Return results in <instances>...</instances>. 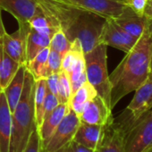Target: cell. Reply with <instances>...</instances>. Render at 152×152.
<instances>
[{"instance_id":"38","label":"cell","mask_w":152,"mask_h":152,"mask_svg":"<svg viewBox=\"0 0 152 152\" xmlns=\"http://www.w3.org/2000/svg\"><path fill=\"white\" fill-rule=\"evenodd\" d=\"M145 152H152V146H151V147H150V148H149L148 149H147V150H146Z\"/></svg>"},{"instance_id":"26","label":"cell","mask_w":152,"mask_h":152,"mask_svg":"<svg viewBox=\"0 0 152 152\" xmlns=\"http://www.w3.org/2000/svg\"><path fill=\"white\" fill-rule=\"evenodd\" d=\"M72 95L70 80L67 73L61 71L58 74L57 81V99L59 103L68 104Z\"/></svg>"},{"instance_id":"3","label":"cell","mask_w":152,"mask_h":152,"mask_svg":"<svg viewBox=\"0 0 152 152\" xmlns=\"http://www.w3.org/2000/svg\"><path fill=\"white\" fill-rule=\"evenodd\" d=\"M116 119L124 128V152H145L152 146V107L137 119L125 108Z\"/></svg>"},{"instance_id":"32","label":"cell","mask_w":152,"mask_h":152,"mask_svg":"<svg viewBox=\"0 0 152 152\" xmlns=\"http://www.w3.org/2000/svg\"><path fill=\"white\" fill-rule=\"evenodd\" d=\"M71 148L72 152H96V150H93L90 148H87L78 142L72 140L71 142Z\"/></svg>"},{"instance_id":"8","label":"cell","mask_w":152,"mask_h":152,"mask_svg":"<svg viewBox=\"0 0 152 152\" xmlns=\"http://www.w3.org/2000/svg\"><path fill=\"white\" fill-rule=\"evenodd\" d=\"M138 39L124 31L113 19H106L99 38V44H105L107 47H113L127 53L135 46Z\"/></svg>"},{"instance_id":"16","label":"cell","mask_w":152,"mask_h":152,"mask_svg":"<svg viewBox=\"0 0 152 152\" xmlns=\"http://www.w3.org/2000/svg\"><path fill=\"white\" fill-rule=\"evenodd\" d=\"M105 126L81 123L73 140L93 150H97L104 133Z\"/></svg>"},{"instance_id":"24","label":"cell","mask_w":152,"mask_h":152,"mask_svg":"<svg viewBox=\"0 0 152 152\" xmlns=\"http://www.w3.org/2000/svg\"><path fill=\"white\" fill-rule=\"evenodd\" d=\"M49 50H50L49 47L43 48L30 62L26 64L27 69L31 72V73L32 74L35 80L41 78L42 72L47 64Z\"/></svg>"},{"instance_id":"23","label":"cell","mask_w":152,"mask_h":152,"mask_svg":"<svg viewBox=\"0 0 152 152\" xmlns=\"http://www.w3.org/2000/svg\"><path fill=\"white\" fill-rule=\"evenodd\" d=\"M47 81L46 78H39L35 80V91H34V115L35 124L37 130L40 127L43 122L44 115V103L47 94Z\"/></svg>"},{"instance_id":"2","label":"cell","mask_w":152,"mask_h":152,"mask_svg":"<svg viewBox=\"0 0 152 152\" xmlns=\"http://www.w3.org/2000/svg\"><path fill=\"white\" fill-rule=\"evenodd\" d=\"M34 91L35 79L26 69L22 95L12 113L10 152H23L32 132L37 129L34 115Z\"/></svg>"},{"instance_id":"30","label":"cell","mask_w":152,"mask_h":152,"mask_svg":"<svg viewBox=\"0 0 152 152\" xmlns=\"http://www.w3.org/2000/svg\"><path fill=\"white\" fill-rule=\"evenodd\" d=\"M124 5L139 15H144V11L148 0H121Z\"/></svg>"},{"instance_id":"33","label":"cell","mask_w":152,"mask_h":152,"mask_svg":"<svg viewBox=\"0 0 152 152\" xmlns=\"http://www.w3.org/2000/svg\"><path fill=\"white\" fill-rule=\"evenodd\" d=\"M144 15L148 21H152V0H148L145 11H144Z\"/></svg>"},{"instance_id":"18","label":"cell","mask_w":152,"mask_h":152,"mask_svg":"<svg viewBox=\"0 0 152 152\" xmlns=\"http://www.w3.org/2000/svg\"><path fill=\"white\" fill-rule=\"evenodd\" d=\"M29 24L31 29L50 39L57 31L61 30L57 21L46 13L39 5L34 15L29 21Z\"/></svg>"},{"instance_id":"34","label":"cell","mask_w":152,"mask_h":152,"mask_svg":"<svg viewBox=\"0 0 152 152\" xmlns=\"http://www.w3.org/2000/svg\"><path fill=\"white\" fill-rule=\"evenodd\" d=\"M1 7H0V39H3V37L5 36V34L7 33L4 23H3V20H2V15H1Z\"/></svg>"},{"instance_id":"15","label":"cell","mask_w":152,"mask_h":152,"mask_svg":"<svg viewBox=\"0 0 152 152\" xmlns=\"http://www.w3.org/2000/svg\"><path fill=\"white\" fill-rule=\"evenodd\" d=\"M12 112L4 91H0V152H10Z\"/></svg>"},{"instance_id":"14","label":"cell","mask_w":152,"mask_h":152,"mask_svg":"<svg viewBox=\"0 0 152 152\" xmlns=\"http://www.w3.org/2000/svg\"><path fill=\"white\" fill-rule=\"evenodd\" d=\"M0 7L10 13L19 24H23L34 15L38 4L35 0H0Z\"/></svg>"},{"instance_id":"27","label":"cell","mask_w":152,"mask_h":152,"mask_svg":"<svg viewBox=\"0 0 152 152\" xmlns=\"http://www.w3.org/2000/svg\"><path fill=\"white\" fill-rule=\"evenodd\" d=\"M62 58L63 56L60 54L50 49L41 78H47L53 73H59L62 71Z\"/></svg>"},{"instance_id":"12","label":"cell","mask_w":152,"mask_h":152,"mask_svg":"<svg viewBox=\"0 0 152 152\" xmlns=\"http://www.w3.org/2000/svg\"><path fill=\"white\" fill-rule=\"evenodd\" d=\"M134 91L135 94L126 109L134 119H137L152 107V76L148 75L147 80Z\"/></svg>"},{"instance_id":"9","label":"cell","mask_w":152,"mask_h":152,"mask_svg":"<svg viewBox=\"0 0 152 152\" xmlns=\"http://www.w3.org/2000/svg\"><path fill=\"white\" fill-rule=\"evenodd\" d=\"M79 118L81 123L106 126L114 116L110 107L100 96L97 95L85 106Z\"/></svg>"},{"instance_id":"17","label":"cell","mask_w":152,"mask_h":152,"mask_svg":"<svg viewBox=\"0 0 152 152\" xmlns=\"http://www.w3.org/2000/svg\"><path fill=\"white\" fill-rule=\"evenodd\" d=\"M70 107L68 104H62L60 103L48 116H46L39 128L38 132L39 134L42 147L47 143V141L49 140L56 127L59 125L63 118L65 116V115L69 112Z\"/></svg>"},{"instance_id":"28","label":"cell","mask_w":152,"mask_h":152,"mask_svg":"<svg viewBox=\"0 0 152 152\" xmlns=\"http://www.w3.org/2000/svg\"><path fill=\"white\" fill-rule=\"evenodd\" d=\"M23 152H43L42 142L37 129L32 132Z\"/></svg>"},{"instance_id":"22","label":"cell","mask_w":152,"mask_h":152,"mask_svg":"<svg viewBox=\"0 0 152 152\" xmlns=\"http://www.w3.org/2000/svg\"><path fill=\"white\" fill-rule=\"evenodd\" d=\"M49 43L50 38L37 32L30 26L26 39V64L43 48L49 47Z\"/></svg>"},{"instance_id":"25","label":"cell","mask_w":152,"mask_h":152,"mask_svg":"<svg viewBox=\"0 0 152 152\" xmlns=\"http://www.w3.org/2000/svg\"><path fill=\"white\" fill-rule=\"evenodd\" d=\"M72 42L62 30L57 31L50 39L49 48L64 56L71 48Z\"/></svg>"},{"instance_id":"6","label":"cell","mask_w":152,"mask_h":152,"mask_svg":"<svg viewBox=\"0 0 152 152\" xmlns=\"http://www.w3.org/2000/svg\"><path fill=\"white\" fill-rule=\"evenodd\" d=\"M65 6L90 12L106 19L117 18L125 6L121 0H57Z\"/></svg>"},{"instance_id":"5","label":"cell","mask_w":152,"mask_h":152,"mask_svg":"<svg viewBox=\"0 0 152 152\" xmlns=\"http://www.w3.org/2000/svg\"><path fill=\"white\" fill-rule=\"evenodd\" d=\"M105 22L106 18L102 16L81 11L64 34L71 42L78 39L83 53H88L99 44V38Z\"/></svg>"},{"instance_id":"1","label":"cell","mask_w":152,"mask_h":152,"mask_svg":"<svg viewBox=\"0 0 152 152\" xmlns=\"http://www.w3.org/2000/svg\"><path fill=\"white\" fill-rule=\"evenodd\" d=\"M152 50L150 23L135 46L109 75L111 83V108L126 95L134 91L148 78Z\"/></svg>"},{"instance_id":"4","label":"cell","mask_w":152,"mask_h":152,"mask_svg":"<svg viewBox=\"0 0 152 152\" xmlns=\"http://www.w3.org/2000/svg\"><path fill=\"white\" fill-rule=\"evenodd\" d=\"M107 46L100 43L91 51L84 53V60L87 81L111 108V83L107 71Z\"/></svg>"},{"instance_id":"31","label":"cell","mask_w":152,"mask_h":152,"mask_svg":"<svg viewBox=\"0 0 152 152\" xmlns=\"http://www.w3.org/2000/svg\"><path fill=\"white\" fill-rule=\"evenodd\" d=\"M58 74L59 73H53L46 78L47 81V87L48 89L56 96H57V81H58ZM57 98V97H56Z\"/></svg>"},{"instance_id":"20","label":"cell","mask_w":152,"mask_h":152,"mask_svg":"<svg viewBox=\"0 0 152 152\" xmlns=\"http://www.w3.org/2000/svg\"><path fill=\"white\" fill-rule=\"evenodd\" d=\"M2 39H0V91L6 89L21 66V64L6 53Z\"/></svg>"},{"instance_id":"37","label":"cell","mask_w":152,"mask_h":152,"mask_svg":"<svg viewBox=\"0 0 152 152\" xmlns=\"http://www.w3.org/2000/svg\"><path fill=\"white\" fill-rule=\"evenodd\" d=\"M150 36L152 39V21H150Z\"/></svg>"},{"instance_id":"29","label":"cell","mask_w":152,"mask_h":152,"mask_svg":"<svg viewBox=\"0 0 152 152\" xmlns=\"http://www.w3.org/2000/svg\"><path fill=\"white\" fill-rule=\"evenodd\" d=\"M58 99L56 95H54L48 89H47V94L45 98V103H44V115H43V120L46 116H48L58 105H59Z\"/></svg>"},{"instance_id":"35","label":"cell","mask_w":152,"mask_h":152,"mask_svg":"<svg viewBox=\"0 0 152 152\" xmlns=\"http://www.w3.org/2000/svg\"><path fill=\"white\" fill-rule=\"evenodd\" d=\"M54 152H72V148H71V143L64 146L63 148H59V149H57V150H56Z\"/></svg>"},{"instance_id":"13","label":"cell","mask_w":152,"mask_h":152,"mask_svg":"<svg viewBox=\"0 0 152 152\" xmlns=\"http://www.w3.org/2000/svg\"><path fill=\"white\" fill-rule=\"evenodd\" d=\"M113 20L124 31L137 39H140L150 23V21L144 15H139L127 7H124L117 18Z\"/></svg>"},{"instance_id":"19","label":"cell","mask_w":152,"mask_h":152,"mask_svg":"<svg viewBox=\"0 0 152 152\" xmlns=\"http://www.w3.org/2000/svg\"><path fill=\"white\" fill-rule=\"evenodd\" d=\"M26 69H27L26 64L21 65L13 77V79L10 81L8 85L4 90L6 98L8 102V106L12 113L15 109L22 95V91L24 85V77H25Z\"/></svg>"},{"instance_id":"21","label":"cell","mask_w":152,"mask_h":152,"mask_svg":"<svg viewBox=\"0 0 152 152\" xmlns=\"http://www.w3.org/2000/svg\"><path fill=\"white\" fill-rule=\"evenodd\" d=\"M97 95L94 87L87 81L71 96L68 103L69 107L79 116L85 106Z\"/></svg>"},{"instance_id":"10","label":"cell","mask_w":152,"mask_h":152,"mask_svg":"<svg viewBox=\"0 0 152 152\" xmlns=\"http://www.w3.org/2000/svg\"><path fill=\"white\" fill-rule=\"evenodd\" d=\"M30 24H19V29L13 34L7 32L3 37V47L6 53L19 64H26V39Z\"/></svg>"},{"instance_id":"11","label":"cell","mask_w":152,"mask_h":152,"mask_svg":"<svg viewBox=\"0 0 152 152\" xmlns=\"http://www.w3.org/2000/svg\"><path fill=\"white\" fill-rule=\"evenodd\" d=\"M96 152H124V128L116 117L105 126L101 142Z\"/></svg>"},{"instance_id":"36","label":"cell","mask_w":152,"mask_h":152,"mask_svg":"<svg viewBox=\"0 0 152 152\" xmlns=\"http://www.w3.org/2000/svg\"><path fill=\"white\" fill-rule=\"evenodd\" d=\"M148 75L152 76V50L150 54V59H149V70H148Z\"/></svg>"},{"instance_id":"7","label":"cell","mask_w":152,"mask_h":152,"mask_svg":"<svg viewBox=\"0 0 152 152\" xmlns=\"http://www.w3.org/2000/svg\"><path fill=\"white\" fill-rule=\"evenodd\" d=\"M80 124L81 121L78 115L70 109L49 140L43 146V152H54L71 143Z\"/></svg>"}]
</instances>
